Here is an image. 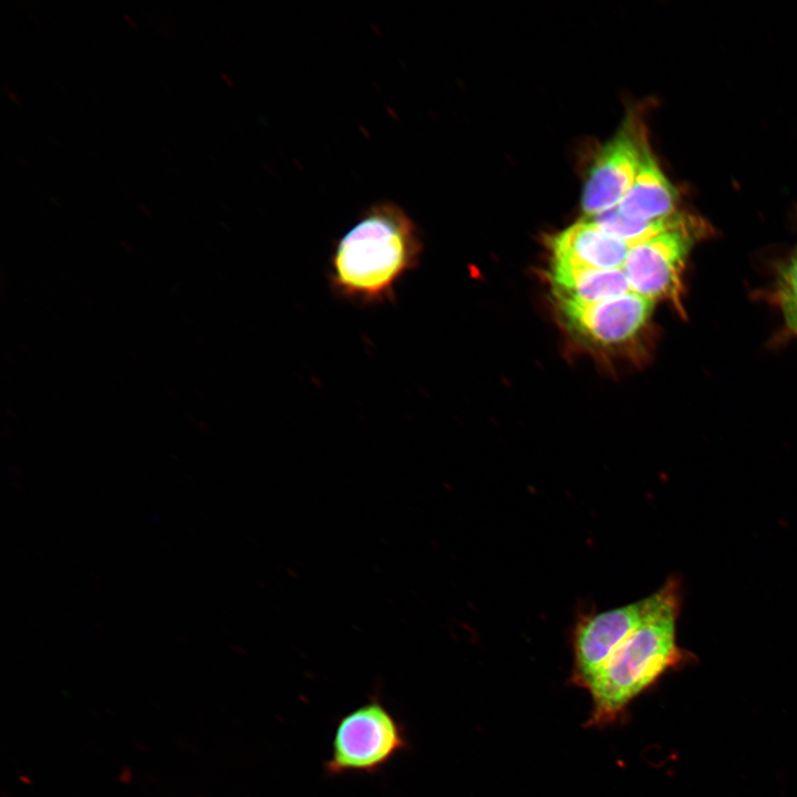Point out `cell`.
Masks as SVG:
<instances>
[{
	"label": "cell",
	"instance_id": "3957f363",
	"mask_svg": "<svg viewBox=\"0 0 797 797\" xmlns=\"http://www.w3.org/2000/svg\"><path fill=\"white\" fill-rule=\"evenodd\" d=\"M405 745L392 715L379 703H369L339 723L328 772H372Z\"/></svg>",
	"mask_w": 797,
	"mask_h": 797
},
{
	"label": "cell",
	"instance_id": "ba28073f",
	"mask_svg": "<svg viewBox=\"0 0 797 797\" xmlns=\"http://www.w3.org/2000/svg\"><path fill=\"white\" fill-rule=\"evenodd\" d=\"M549 247L553 262L596 269H622L632 246L588 219L556 234Z\"/></svg>",
	"mask_w": 797,
	"mask_h": 797
},
{
	"label": "cell",
	"instance_id": "277c9868",
	"mask_svg": "<svg viewBox=\"0 0 797 797\" xmlns=\"http://www.w3.org/2000/svg\"><path fill=\"white\" fill-rule=\"evenodd\" d=\"M652 602L650 594L613 609L579 612L571 630V683L586 689L613 651L642 622Z\"/></svg>",
	"mask_w": 797,
	"mask_h": 797
},
{
	"label": "cell",
	"instance_id": "7c38bea8",
	"mask_svg": "<svg viewBox=\"0 0 797 797\" xmlns=\"http://www.w3.org/2000/svg\"><path fill=\"white\" fill-rule=\"evenodd\" d=\"M3 89H4L6 94L10 97V100H11L12 102H14L15 104L21 105V101H20L18 94H15V93H14L10 87H8L7 85H4Z\"/></svg>",
	"mask_w": 797,
	"mask_h": 797
},
{
	"label": "cell",
	"instance_id": "52a82bcc",
	"mask_svg": "<svg viewBox=\"0 0 797 797\" xmlns=\"http://www.w3.org/2000/svg\"><path fill=\"white\" fill-rule=\"evenodd\" d=\"M645 145L628 118L593 161L581 196L583 213L590 217L620 204L635 179Z\"/></svg>",
	"mask_w": 797,
	"mask_h": 797
},
{
	"label": "cell",
	"instance_id": "6da1fadb",
	"mask_svg": "<svg viewBox=\"0 0 797 797\" xmlns=\"http://www.w3.org/2000/svg\"><path fill=\"white\" fill-rule=\"evenodd\" d=\"M423 248L420 229L401 206L372 204L333 246L330 289L358 306L392 302L396 284L418 266Z\"/></svg>",
	"mask_w": 797,
	"mask_h": 797
},
{
	"label": "cell",
	"instance_id": "4fadbf2b",
	"mask_svg": "<svg viewBox=\"0 0 797 797\" xmlns=\"http://www.w3.org/2000/svg\"><path fill=\"white\" fill-rule=\"evenodd\" d=\"M124 18H125V20H126L133 28H136V23H135V21H134L133 18H131V17L127 15V14H124Z\"/></svg>",
	"mask_w": 797,
	"mask_h": 797
},
{
	"label": "cell",
	"instance_id": "5b68a950",
	"mask_svg": "<svg viewBox=\"0 0 797 797\" xmlns=\"http://www.w3.org/2000/svg\"><path fill=\"white\" fill-rule=\"evenodd\" d=\"M693 240L685 225L632 246L622 268L631 290L653 301H679L681 276Z\"/></svg>",
	"mask_w": 797,
	"mask_h": 797
},
{
	"label": "cell",
	"instance_id": "5bb4252c",
	"mask_svg": "<svg viewBox=\"0 0 797 797\" xmlns=\"http://www.w3.org/2000/svg\"><path fill=\"white\" fill-rule=\"evenodd\" d=\"M141 209H143V210L145 211V214H146V215H148V216L151 215V214H149V211H148V210H147V209L145 208V206H144V205H142V206H141Z\"/></svg>",
	"mask_w": 797,
	"mask_h": 797
},
{
	"label": "cell",
	"instance_id": "7a4b0ae2",
	"mask_svg": "<svg viewBox=\"0 0 797 797\" xmlns=\"http://www.w3.org/2000/svg\"><path fill=\"white\" fill-rule=\"evenodd\" d=\"M652 605L642 622L621 642L587 685L592 713L588 726L603 727L619 721L628 705L664 673L686 664L692 654L676 641L683 600L682 582L670 577L652 593Z\"/></svg>",
	"mask_w": 797,
	"mask_h": 797
},
{
	"label": "cell",
	"instance_id": "9c48e42d",
	"mask_svg": "<svg viewBox=\"0 0 797 797\" xmlns=\"http://www.w3.org/2000/svg\"><path fill=\"white\" fill-rule=\"evenodd\" d=\"M549 280L555 298L596 303L632 292L622 269H596L551 261Z\"/></svg>",
	"mask_w": 797,
	"mask_h": 797
},
{
	"label": "cell",
	"instance_id": "8992f818",
	"mask_svg": "<svg viewBox=\"0 0 797 797\" xmlns=\"http://www.w3.org/2000/svg\"><path fill=\"white\" fill-rule=\"evenodd\" d=\"M556 301L567 328L598 345H618L634 338L646 324L655 303L633 291L596 303L563 298Z\"/></svg>",
	"mask_w": 797,
	"mask_h": 797
},
{
	"label": "cell",
	"instance_id": "8fae6325",
	"mask_svg": "<svg viewBox=\"0 0 797 797\" xmlns=\"http://www.w3.org/2000/svg\"><path fill=\"white\" fill-rule=\"evenodd\" d=\"M589 220L611 236L631 246L645 241L663 231L686 225L682 216L675 214L662 219L641 220L624 216L618 207L590 216Z\"/></svg>",
	"mask_w": 797,
	"mask_h": 797
},
{
	"label": "cell",
	"instance_id": "30bf717a",
	"mask_svg": "<svg viewBox=\"0 0 797 797\" xmlns=\"http://www.w3.org/2000/svg\"><path fill=\"white\" fill-rule=\"evenodd\" d=\"M676 203L674 187L645 145L635 179L617 207L629 218L655 220L674 215Z\"/></svg>",
	"mask_w": 797,
	"mask_h": 797
}]
</instances>
